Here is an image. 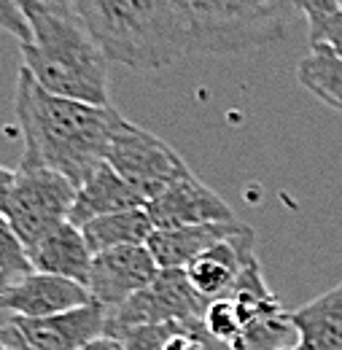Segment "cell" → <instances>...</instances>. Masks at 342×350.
<instances>
[{"instance_id": "obj_17", "label": "cell", "mask_w": 342, "mask_h": 350, "mask_svg": "<svg viewBox=\"0 0 342 350\" xmlns=\"http://www.w3.org/2000/svg\"><path fill=\"white\" fill-rule=\"evenodd\" d=\"M297 342L291 350H342V283L291 310Z\"/></svg>"}, {"instance_id": "obj_28", "label": "cell", "mask_w": 342, "mask_h": 350, "mask_svg": "<svg viewBox=\"0 0 342 350\" xmlns=\"http://www.w3.org/2000/svg\"><path fill=\"white\" fill-rule=\"evenodd\" d=\"M41 3H49V5H60V8H73L79 5V0H41Z\"/></svg>"}, {"instance_id": "obj_21", "label": "cell", "mask_w": 342, "mask_h": 350, "mask_svg": "<svg viewBox=\"0 0 342 350\" xmlns=\"http://www.w3.org/2000/svg\"><path fill=\"white\" fill-rule=\"evenodd\" d=\"M202 321H205V329L211 332V337L218 340L224 348L243 350V318L237 312V305L232 302V297H221L215 302H208Z\"/></svg>"}, {"instance_id": "obj_22", "label": "cell", "mask_w": 342, "mask_h": 350, "mask_svg": "<svg viewBox=\"0 0 342 350\" xmlns=\"http://www.w3.org/2000/svg\"><path fill=\"white\" fill-rule=\"evenodd\" d=\"M36 272L33 262H30V251L27 245L19 240V234L11 229V224L0 219V275L19 280L25 275Z\"/></svg>"}, {"instance_id": "obj_7", "label": "cell", "mask_w": 342, "mask_h": 350, "mask_svg": "<svg viewBox=\"0 0 342 350\" xmlns=\"http://www.w3.org/2000/svg\"><path fill=\"white\" fill-rule=\"evenodd\" d=\"M205 307L208 302L194 291L186 278V269H159V275L143 291H137L116 310L105 312V334L116 337L119 332L146 323L202 318Z\"/></svg>"}, {"instance_id": "obj_10", "label": "cell", "mask_w": 342, "mask_h": 350, "mask_svg": "<svg viewBox=\"0 0 342 350\" xmlns=\"http://www.w3.org/2000/svg\"><path fill=\"white\" fill-rule=\"evenodd\" d=\"M157 275L159 264L151 256L148 245H122L94 254L86 288L92 294V302L105 307L108 312L143 291Z\"/></svg>"}, {"instance_id": "obj_18", "label": "cell", "mask_w": 342, "mask_h": 350, "mask_svg": "<svg viewBox=\"0 0 342 350\" xmlns=\"http://www.w3.org/2000/svg\"><path fill=\"white\" fill-rule=\"evenodd\" d=\"M116 340H122L129 350H229L211 337L202 318L135 326L119 332Z\"/></svg>"}, {"instance_id": "obj_15", "label": "cell", "mask_w": 342, "mask_h": 350, "mask_svg": "<svg viewBox=\"0 0 342 350\" xmlns=\"http://www.w3.org/2000/svg\"><path fill=\"white\" fill-rule=\"evenodd\" d=\"M92 259H94V254L86 243L81 226H76L70 221H65L62 226L49 232L38 245L30 248V262H33L36 272L68 278L81 286H86V280H89Z\"/></svg>"}, {"instance_id": "obj_31", "label": "cell", "mask_w": 342, "mask_h": 350, "mask_svg": "<svg viewBox=\"0 0 342 350\" xmlns=\"http://www.w3.org/2000/svg\"><path fill=\"white\" fill-rule=\"evenodd\" d=\"M5 350H14V348H5Z\"/></svg>"}, {"instance_id": "obj_26", "label": "cell", "mask_w": 342, "mask_h": 350, "mask_svg": "<svg viewBox=\"0 0 342 350\" xmlns=\"http://www.w3.org/2000/svg\"><path fill=\"white\" fill-rule=\"evenodd\" d=\"M79 350H129L122 340H116V337H111V334H100V337H94V340H89L84 348Z\"/></svg>"}, {"instance_id": "obj_32", "label": "cell", "mask_w": 342, "mask_h": 350, "mask_svg": "<svg viewBox=\"0 0 342 350\" xmlns=\"http://www.w3.org/2000/svg\"><path fill=\"white\" fill-rule=\"evenodd\" d=\"M340 5H342V0H340Z\"/></svg>"}, {"instance_id": "obj_13", "label": "cell", "mask_w": 342, "mask_h": 350, "mask_svg": "<svg viewBox=\"0 0 342 350\" xmlns=\"http://www.w3.org/2000/svg\"><path fill=\"white\" fill-rule=\"evenodd\" d=\"M254 240H256L254 229L246 226L235 237H226V240L215 243L213 248L200 254L194 262L186 267L189 283L194 286V291L205 302H215V299L226 297L235 288L237 278L243 275V269L248 267V262L256 259Z\"/></svg>"}, {"instance_id": "obj_14", "label": "cell", "mask_w": 342, "mask_h": 350, "mask_svg": "<svg viewBox=\"0 0 342 350\" xmlns=\"http://www.w3.org/2000/svg\"><path fill=\"white\" fill-rule=\"evenodd\" d=\"M248 224L243 221H218V224H197V226H172L154 229L151 240L146 243L159 269H186L200 254L213 248L215 243L235 237Z\"/></svg>"}, {"instance_id": "obj_25", "label": "cell", "mask_w": 342, "mask_h": 350, "mask_svg": "<svg viewBox=\"0 0 342 350\" xmlns=\"http://www.w3.org/2000/svg\"><path fill=\"white\" fill-rule=\"evenodd\" d=\"M14 180H16V170H8L0 165V219H5L8 213V202L14 194Z\"/></svg>"}, {"instance_id": "obj_1", "label": "cell", "mask_w": 342, "mask_h": 350, "mask_svg": "<svg viewBox=\"0 0 342 350\" xmlns=\"http://www.w3.org/2000/svg\"><path fill=\"white\" fill-rule=\"evenodd\" d=\"M14 113L25 137V162L62 173L76 189L105 165L111 137L124 119L114 105L57 97L19 68Z\"/></svg>"}, {"instance_id": "obj_20", "label": "cell", "mask_w": 342, "mask_h": 350, "mask_svg": "<svg viewBox=\"0 0 342 350\" xmlns=\"http://www.w3.org/2000/svg\"><path fill=\"white\" fill-rule=\"evenodd\" d=\"M297 81L324 105L342 113V57L326 49H310L297 62Z\"/></svg>"}, {"instance_id": "obj_4", "label": "cell", "mask_w": 342, "mask_h": 350, "mask_svg": "<svg viewBox=\"0 0 342 350\" xmlns=\"http://www.w3.org/2000/svg\"><path fill=\"white\" fill-rule=\"evenodd\" d=\"M189 51L243 54L286 38L297 0H178Z\"/></svg>"}, {"instance_id": "obj_2", "label": "cell", "mask_w": 342, "mask_h": 350, "mask_svg": "<svg viewBox=\"0 0 342 350\" xmlns=\"http://www.w3.org/2000/svg\"><path fill=\"white\" fill-rule=\"evenodd\" d=\"M30 27V41L19 44L22 68L36 84L57 97L111 105L108 57L73 8L41 0H19Z\"/></svg>"}, {"instance_id": "obj_9", "label": "cell", "mask_w": 342, "mask_h": 350, "mask_svg": "<svg viewBox=\"0 0 342 350\" xmlns=\"http://www.w3.org/2000/svg\"><path fill=\"white\" fill-rule=\"evenodd\" d=\"M105 334V307H84L49 318H8L0 326L5 348L14 350H79L89 340Z\"/></svg>"}, {"instance_id": "obj_16", "label": "cell", "mask_w": 342, "mask_h": 350, "mask_svg": "<svg viewBox=\"0 0 342 350\" xmlns=\"http://www.w3.org/2000/svg\"><path fill=\"white\" fill-rule=\"evenodd\" d=\"M132 208H146V200L105 162L86 183L79 186L76 202L70 211V224L84 226L100 216H111Z\"/></svg>"}, {"instance_id": "obj_6", "label": "cell", "mask_w": 342, "mask_h": 350, "mask_svg": "<svg viewBox=\"0 0 342 350\" xmlns=\"http://www.w3.org/2000/svg\"><path fill=\"white\" fill-rule=\"evenodd\" d=\"M105 162L146 200V205L178 178L192 173L183 157L168 140L157 137L154 132L143 130L127 119H122L114 132Z\"/></svg>"}, {"instance_id": "obj_19", "label": "cell", "mask_w": 342, "mask_h": 350, "mask_svg": "<svg viewBox=\"0 0 342 350\" xmlns=\"http://www.w3.org/2000/svg\"><path fill=\"white\" fill-rule=\"evenodd\" d=\"M154 229L157 226L146 208H132V211H119L111 216H100L81 226L92 254H100L108 248H122V245H146L151 240Z\"/></svg>"}, {"instance_id": "obj_29", "label": "cell", "mask_w": 342, "mask_h": 350, "mask_svg": "<svg viewBox=\"0 0 342 350\" xmlns=\"http://www.w3.org/2000/svg\"><path fill=\"white\" fill-rule=\"evenodd\" d=\"M8 283H11V278H5V275H0V297H3V291L8 288Z\"/></svg>"}, {"instance_id": "obj_3", "label": "cell", "mask_w": 342, "mask_h": 350, "mask_svg": "<svg viewBox=\"0 0 342 350\" xmlns=\"http://www.w3.org/2000/svg\"><path fill=\"white\" fill-rule=\"evenodd\" d=\"M79 16L108 59L162 70L189 54L178 0H79Z\"/></svg>"}, {"instance_id": "obj_5", "label": "cell", "mask_w": 342, "mask_h": 350, "mask_svg": "<svg viewBox=\"0 0 342 350\" xmlns=\"http://www.w3.org/2000/svg\"><path fill=\"white\" fill-rule=\"evenodd\" d=\"M76 191V183H70L62 173L19 159L5 221L27 245V251L38 245L49 232L70 221Z\"/></svg>"}, {"instance_id": "obj_8", "label": "cell", "mask_w": 342, "mask_h": 350, "mask_svg": "<svg viewBox=\"0 0 342 350\" xmlns=\"http://www.w3.org/2000/svg\"><path fill=\"white\" fill-rule=\"evenodd\" d=\"M243 318V350H291V312L269 291L259 259H251L226 294Z\"/></svg>"}, {"instance_id": "obj_27", "label": "cell", "mask_w": 342, "mask_h": 350, "mask_svg": "<svg viewBox=\"0 0 342 350\" xmlns=\"http://www.w3.org/2000/svg\"><path fill=\"white\" fill-rule=\"evenodd\" d=\"M297 5L304 16H310V14H321V11H334L340 5V0H297Z\"/></svg>"}, {"instance_id": "obj_11", "label": "cell", "mask_w": 342, "mask_h": 350, "mask_svg": "<svg viewBox=\"0 0 342 350\" xmlns=\"http://www.w3.org/2000/svg\"><path fill=\"white\" fill-rule=\"evenodd\" d=\"M146 211L157 229L235 221L226 200L218 191H213L208 183H202L194 173L183 175L175 183H170L162 194H157L146 205Z\"/></svg>"}, {"instance_id": "obj_30", "label": "cell", "mask_w": 342, "mask_h": 350, "mask_svg": "<svg viewBox=\"0 0 342 350\" xmlns=\"http://www.w3.org/2000/svg\"><path fill=\"white\" fill-rule=\"evenodd\" d=\"M0 350H5V342H3V337H0Z\"/></svg>"}, {"instance_id": "obj_23", "label": "cell", "mask_w": 342, "mask_h": 350, "mask_svg": "<svg viewBox=\"0 0 342 350\" xmlns=\"http://www.w3.org/2000/svg\"><path fill=\"white\" fill-rule=\"evenodd\" d=\"M307 41L310 49H326L342 57V5L307 16Z\"/></svg>"}, {"instance_id": "obj_24", "label": "cell", "mask_w": 342, "mask_h": 350, "mask_svg": "<svg viewBox=\"0 0 342 350\" xmlns=\"http://www.w3.org/2000/svg\"><path fill=\"white\" fill-rule=\"evenodd\" d=\"M0 30L14 36L19 44L30 41V27L19 8V0H0Z\"/></svg>"}, {"instance_id": "obj_12", "label": "cell", "mask_w": 342, "mask_h": 350, "mask_svg": "<svg viewBox=\"0 0 342 350\" xmlns=\"http://www.w3.org/2000/svg\"><path fill=\"white\" fill-rule=\"evenodd\" d=\"M92 302L89 288L57 275L30 272L19 280H11L0 297V310L14 318H49Z\"/></svg>"}]
</instances>
